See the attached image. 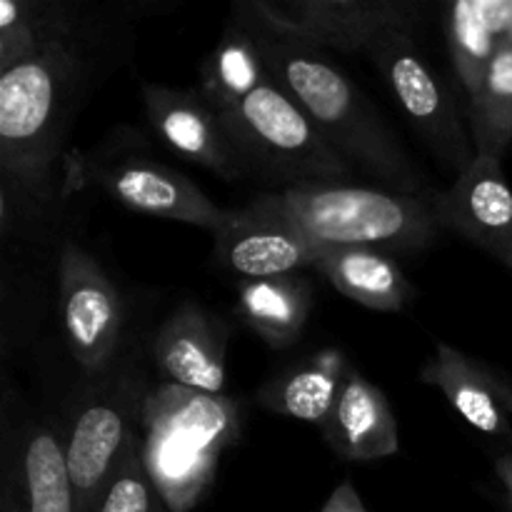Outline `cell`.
I'll return each instance as SVG.
<instances>
[{"mask_svg":"<svg viewBox=\"0 0 512 512\" xmlns=\"http://www.w3.org/2000/svg\"><path fill=\"white\" fill-rule=\"evenodd\" d=\"M93 512H173L160 495L153 475L148 473L140 435L128 445L120 463L110 473Z\"/></svg>","mask_w":512,"mask_h":512,"instance_id":"obj_25","label":"cell"},{"mask_svg":"<svg viewBox=\"0 0 512 512\" xmlns=\"http://www.w3.org/2000/svg\"><path fill=\"white\" fill-rule=\"evenodd\" d=\"M0 512H78L63 428L43 418L5 415Z\"/></svg>","mask_w":512,"mask_h":512,"instance_id":"obj_10","label":"cell"},{"mask_svg":"<svg viewBox=\"0 0 512 512\" xmlns=\"http://www.w3.org/2000/svg\"><path fill=\"white\" fill-rule=\"evenodd\" d=\"M313 300V280L305 278L303 273L243 280L235 298V315L265 345L285 350L293 348L303 335Z\"/></svg>","mask_w":512,"mask_h":512,"instance_id":"obj_21","label":"cell"},{"mask_svg":"<svg viewBox=\"0 0 512 512\" xmlns=\"http://www.w3.org/2000/svg\"><path fill=\"white\" fill-rule=\"evenodd\" d=\"M260 198L318 245L420 253L443 233L440 190L408 195L348 180L295 185Z\"/></svg>","mask_w":512,"mask_h":512,"instance_id":"obj_3","label":"cell"},{"mask_svg":"<svg viewBox=\"0 0 512 512\" xmlns=\"http://www.w3.org/2000/svg\"><path fill=\"white\" fill-rule=\"evenodd\" d=\"M320 430L330 450L348 463H373L400 453V428L388 398L355 368Z\"/></svg>","mask_w":512,"mask_h":512,"instance_id":"obj_17","label":"cell"},{"mask_svg":"<svg viewBox=\"0 0 512 512\" xmlns=\"http://www.w3.org/2000/svg\"><path fill=\"white\" fill-rule=\"evenodd\" d=\"M350 368L353 365L343 350L323 348L260 385L255 403L283 418L323 428L338 403Z\"/></svg>","mask_w":512,"mask_h":512,"instance_id":"obj_19","label":"cell"},{"mask_svg":"<svg viewBox=\"0 0 512 512\" xmlns=\"http://www.w3.org/2000/svg\"><path fill=\"white\" fill-rule=\"evenodd\" d=\"M118 135L120 140L108 138L93 158L85 160L83 170L88 180L100 185L115 203L135 213L215 233L225 210L215 205L188 175L125 140V130H118Z\"/></svg>","mask_w":512,"mask_h":512,"instance_id":"obj_9","label":"cell"},{"mask_svg":"<svg viewBox=\"0 0 512 512\" xmlns=\"http://www.w3.org/2000/svg\"><path fill=\"white\" fill-rule=\"evenodd\" d=\"M512 0H460L448 8L445 33L465 108L478 98L498 50L508 43Z\"/></svg>","mask_w":512,"mask_h":512,"instance_id":"obj_20","label":"cell"},{"mask_svg":"<svg viewBox=\"0 0 512 512\" xmlns=\"http://www.w3.org/2000/svg\"><path fill=\"white\" fill-rule=\"evenodd\" d=\"M148 393L150 383L138 343L125 345L108 373L85 380L63 425L65 460L78 512H93L110 473L140 435Z\"/></svg>","mask_w":512,"mask_h":512,"instance_id":"obj_5","label":"cell"},{"mask_svg":"<svg viewBox=\"0 0 512 512\" xmlns=\"http://www.w3.org/2000/svg\"><path fill=\"white\" fill-rule=\"evenodd\" d=\"M495 475H498L500 485L505 488V495H508L510 508H512V450L495 458Z\"/></svg>","mask_w":512,"mask_h":512,"instance_id":"obj_27","label":"cell"},{"mask_svg":"<svg viewBox=\"0 0 512 512\" xmlns=\"http://www.w3.org/2000/svg\"><path fill=\"white\" fill-rule=\"evenodd\" d=\"M213 240L220 268L243 280L303 273L313 268L323 250V245L310 240L260 195L245 208L225 210Z\"/></svg>","mask_w":512,"mask_h":512,"instance_id":"obj_11","label":"cell"},{"mask_svg":"<svg viewBox=\"0 0 512 512\" xmlns=\"http://www.w3.org/2000/svg\"><path fill=\"white\" fill-rule=\"evenodd\" d=\"M58 313L65 345L85 380L100 378L125 350V300L103 263L75 240H65L55 265Z\"/></svg>","mask_w":512,"mask_h":512,"instance_id":"obj_8","label":"cell"},{"mask_svg":"<svg viewBox=\"0 0 512 512\" xmlns=\"http://www.w3.org/2000/svg\"><path fill=\"white\" fill-rule=\"evenodd\" d=\"M430 153L458 178L475 160L470 125L410 30H385L365 53Z\"/></svg>","mask_w":512,"mask_h":512,"instance_id":"obj_7","label":"cell"},{"mask_svg":"<svg viewBox=\"0 0 512 512\" xmlns=\"http://www.w3.org/2000/svg\"><path fill=\"white\" fill-rule=\"evenodd\" d=\"M440 220L445 230L463 235L512 273V188L503 160L478 155L440 190Z\"/></svg>","mask_w":512,"mask_h":512,"instance_id":"obj_15","label":"cell"},{"mask_svg":"<svg viewBox=\"0 0 512 512\" xmlns=\"http://www.w3.org/2000/svg\"><path fill=\"white\" fill-rule=\"evenodd\" d=\"M320 512H368V508H365L363 498H360V493L355 490V485L350 483V480H343V483L333 490V495H330L328 503L323 505Z\"/></svg>","mask_w":512,"mask_h":512,"instance_id":"obj_26","label":"cell"},{"mask_svg":"<svg viewBox=\"0 0 512 512\" xmlns=\"http://www.w3.org/2000/svg\"><path fill=\"white\" fill-rule=\"evenodd\" d=\"M238 438L240 408L233 398L173 383L150 385L140 418L143 460L173 512L195 510Z\"/></svg>","mask_w":512,"mask_h":512,"instance_id":"obj_4","label":"cell"},{"mask_svg":"<svg viewBox=\"0 0 512 512\" xmlns=\"http://www.w3.org/2000/svg\"><path fill=\"white\" fill-rule=\"evenodd\" d=\"M230 325L205 305L188 300L180 303L150 340V358L165 383L225 395L228 380Z\"/></svg>","mask_w":512,"mask_h":512,"instance_id":"obj_14","label":"cell"},{"mask_svg":"<svg viewBox=\"0 0 512 512\" xmlns=\"http://www.w3.org/2000/svg\"><path fill=\"white\" fill-rule=\"evenodd\" d=\"M128 20L80 8L43 50L0 70V193L45 203L63 193L65 140L93 90L128 58Z\"/></svg>","mask_w":512,"mask_h":512,"instance_id":"obj_1","label":"cell"},{"mask_svg":"<svg viewBox=\"0 0 512 512\" xmlns=\"http://www.w3.org/2000/svg\"><path fill=\"white\" fill-rule=\"evenodd\" d=\"M143 103L158 138L180 158L210 170L228 183L248 178L220 113L198 90L145 83Z\"/></svg>","mask_w":512,"mask_h":512,"instance_id":"obj_13","label":"cell"},{"mask_svg":"<svg viewBox=\"0 0 512 512\" xmlns=\"http://www.w3.org/2000/svg\"><path fill=\"white\" fill-rule=\"evenodd\" d=\"M220 120L248 178L278 183L283 190L350 175L348 160L273 80L223 110Z\"/></svg>","mask_w":512,"mask_h":512,"instance_id":"obj_6","label":"cell"},{"mask_svg":"<svg viewBox=\"0 0 512 512\" xmlns=\"http://www.w3.org/2000/svg\"><path fill=\"white\" fill-rule=\"evenodd\" d=\"M290 33L315 48L368 53L385 30H410L423 18L413 0H263Z\"/></svg>","mask_w":512,"mask_h":512,"instance_id":"obj_12","label":"cell"},{"mask_svg":"<svg viewBox=\"0 0 512 512\" xmlns=\"http://www.w3.org/2000/svg\"><path fill=\"white\" fill-rule=\"evenodd\" d=\"M80 3L68 0H3L0 3V70L33 58L78 18Z\"/></svg>","mask_w":512,"mask_h":512,"instance_id":"obj_23","label":"cell"},{"mask_svg":"<svg viewBox=\"0 0 512 512\" xmlns=\"http://www.w3.org/2000/svg\"><path fill=\"white\" fill-rule=\"evenodd\" d=\"M268 80L270 75L250 33L230 18L218 45L200 63V83L195 90L218 113H223L248 98Z\"/></svg>","mask_w":512,"mask_h":512,"instance_id":"obj_22","label":"cell"},{"mask_svg":"<svg viewBox=\"0 0 512 512\" xmlns=\"http://www.w3.org/2000/svg\"><path fill=\"white\" fill-rule=\"evenodd\" d=\"M505 45H512V20H510V30H508V43Z\"/></svg>","mask_w":512,"mask_h":512,"instance_id":"obj_28","label":"cell"},{"mask_svg":"<svg viewBox=\"0 0 512 512\" xmlns=\"http://www.w3.org/2000/svg\"><path fill=\"white\" fill-rule=\"evenodd\" d=\"M475 153L503 160L512 145V45L495 55L478 98L465 108Z\"/></svg>","mask_w":512,"mask_h":512,"instance_id":"obj_24","label":"cell"},{"mask_svg":"<svg viewBox=\"0 0 512 512\" xmlns=\"http://www.w3.org/2000/svg\"><path fill=\"white\" fill-rule=\"evenodd\" d=\"M230 18L250 33L270 80L303 108L350 165H358L380 188L408 195L433 190L378 108L320 48L290 33L263 0L235 3Z\"/></svg>","mask_w":512,"mask_h":512,"instance_id":"obj_2","label":"cell"},{"mask_svg":"<svg viewBox=\"0 0 512 512\" xmlns=\"http://www.w3.org/2000/svg\"><path fill=\"white\" fill-rule=\"evenodd\" d=\"M420 380L438 388L475 430L512 440V380L498 368L448 343H435Z\"/></svg>","mask_w":512,"mask_h":512,"instance_id":"obj_16","label":"cell"},{"mask_svg":"<svg viewBox=\"0 0 512 512\" xmlns=\"http://www.w3.org/2000/svg\"><path fill=\"white\" fill-rule=\"evenodd\" d=\"M313 270L340 295L378 313H403L415 298L405 270L383 250L323 245Z\"/></svg>","mask_w":512,"mask_h":512,"instance_id":"obj_18","label":"cell"}]
</instances>
